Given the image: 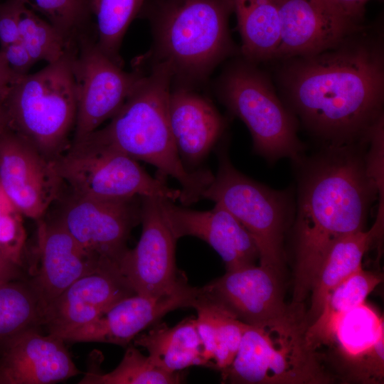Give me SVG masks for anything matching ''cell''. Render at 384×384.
Returning <instances> with one entry per match:
<instances>
[{"mask_svg": "<svg viewBox=\"0 0 384 384\" xmlns=\"http://www.w3.org/2000/svg\"><path fill=\"white\" fill-rule=\"evenodd\" d=\"M284 60L279 82L309 132L325 144L370 139L383 119L380 36L365 28L331 49Z\"/></svg>", "mask_w": 384, "mask_h": 384, "instance_id": "6da1fadb", "label": "cell"}, {"mask_svg": "<svg viewBox=\"0 0 384 384\" xmlns=\"http://www.w3.org/2000/svg\"><path fill=\"white\" fill-rule=\"evenodd\" d=\"M368 141L325 144L299 166L294 225L293 306L311 292L329 251L339 239L363 230L370 207L381 190L370 170Z\"/></svg>", "mask_w": 384, "mask_h": 384, "instance_id": "7a4b0ae2", "label": "cell"}, {"mask_svg": "<svg viewBox=\"0 0 384 384\" xmlns=\"http://www.w3.org/2000/svg\"><path fill=\"white\" fill-rule=\"evenodd\" d=\"M149 69L106 126L73 143L117 151L153 165L161 177L171 176L181 184L179 201L190 205L201 198L213 175L188 170L183 164L169 120L171 73L164 63Z\"/></svg>", "mask_w": 384, "mask_h": 384, "instance_id": "3957f363", "label": "cell"}, {"mask_svg": "<svg viewBox=\"0 0 384 384\" xmlns=\"http://www.w3.org/2000/svg\"><path fill=\"white\" fill-rule=\"evenodd\" d=\"M229 0H147L139 17L151 25L153 44L139 60L166 64L172 85L202 84L237 48L228 21Z\"/></svg>", "mask_w": 384, "mask_h": 384, "instance_id": "277c9868", "label": "cell"}, {"mask_svg": "<svg viewBox=\"0 0 384 384\" xmlns=\"http://www.w3.org/2000/svg\"><path fill=\"white\" fill-rule=\"evenodd\" d=\"M300 307L261 326L247 325L223 380L242 384H326L334 381L306 337Z\"/></svg>", "mask_w": 384, "mask_h": 384, "instance_id": "5b68a950", "label": "cell"}, {"mask_svg": "<svg viewBox=\"0 0 384 384\" xmlns=\"http://www.w3.org/2000/svg\"><path fill=\"white\" fill-rule=\"evenodd\" d=\"M75 48L70 47L58 60L21 77L3 102L9 128L50 159L69 148L74 132L77 100L72 61Z\"/></svg>", "mask_w": 384, "mask_h": 384, "instance_id": "8992f818", "label": "cell"}, {"mask_svg": "<svg viewBox=\"0 0 384 384\" xmlns=\"http://www.w3.org/2000/svg\"><path fill=\"white\" fill-rule=\"evenodd\" d=\"M220 101L248 128L255 151L270 162L287 157L297 162L304 145L295 114L277 97L270 78L244 59L229 65L215 85Z\"/></svg>", "mask_w": 384, "mask_h": 384, "instance_id": "52a82bcc", "label": "cell"}, {"mask_svg": "<svg viewBox=\"0 0 384 384\" xmlns=\"http://www.w3.org/2000/svg\"><path fill=\"white\" fill-rule=\"evenodd\" d=\"M218 159V171L201 198L212 201L230 213L254 239L260 265L279 274L284 233L295 210L289 193L273 190L240 172L225 149L219 151Z\"/></svg>", "mask_w": 384, "mask_h": 384, "instance_id": "ba28073f", "label": "cell"}, {"mask_svg": "<svg viewBox=\"0 0 384 384\" xmlns=\"http://www.w3.org/2000/svg\"><path fill=\"white\" fill-rule=\"evenodd\" d=\"M70 193L78 196L120 200L152 197L179 200L181 190L169 187L163 177L149 175L137 160L117 151L71 144L54 159Z\"/></svg>", "mask_w": 384, "mask_h": 384, "instance_id": "9c48e42d", "label": "cell"}, {"mask_svg": "<svg viewBox=\"0 0 384 384\" xmlns=\"http://www.w3.org/2000/svg\"><path fill=\"white\" fill-rule=\"evenodd\" d=\"M72 68L77 100L73 143L97 129L119 110L144 71H124L100 50L92 34L78 40Z\"/></svg>", "mask_w": 384, "mask_h": 384, "instance_id": "30bf717a", "label": "cell"}, {"mask_svg": "<svg viewBox=\"0 0 384 384\" xmlns=\"http://www.w3.org/2000/svg\"><path fill=\"white\" fill-rule=\"evenodd\" d=\"M141 210L142 197L101 200L70 193L55 218L87 253L118 266L129 249L132 230L141 221Z\"/></svg>", "mask_w": 384, "mask_h": 384, "instance_id": "8fae6325", "label": "cell"}, {"mask_svg": "<svg viewBox=\"0 0 384 384\" xmlns=\"http://www.w3.org/2000/svg\"><path fill=\"white\" fill-rule=\"evenodd\" d=\"M63 184L54 159L9 128L0 136V187L23 216L43 218Z\"/></svg>", "mask_w": 384, "mask_h": 384, "instance_id": "7c38bea8", "label": "cell"}, {"mask_svg": "<svg viewBox=\"0 0 384 384\" xmlns=\"http://www.w3.org/2000/svg\"><path fill=\"white\" fill-rule=\"evenodd\" d=\"M199 294L200 287L190 286L184 277L171 291L156 296L134 294L125 297L96 319L55 336L65 342L127 346L167 313L179 308H193Z\"/></svg>", "mask_w": 384, "mask_h": 384, "instance_id": "4fadbf2b", "label": "cell"}, {"mask_svg": "<svg viewBox=\"0 0 384 384\" xmlns=\"http://www.w3.org/2000/svg\"><path fill=\"white\" fill-rule=\"evenodd\" d=\"M159 198L142 197L140 238L128 249L118 267L134 292L156 296L175 288L185 277L176 265V240L161 213Z\"/></svg>", "mask_w": 384, "mask_h": 384, "instance_id": "5bb4252c", "label": "cell"}, {"mask_svg": "<svg viewBox=\"0 0 384 384\" xmlns=\"http://www.w3.org/2000/svg\"><path fill=\"white\" fill-rule=\"evenodd\" d=\"M280 42L274 58L319 53L364 29L328 0H277Z\"/></svg>", "mask_w": 384, "mask_h": 384, "instance_id": "9a60e30c", "label": "cell"}, {"mask_svg": "<svg viewBox=\"0 0 384 384\" xmlns=\"http://www.w3.org/2000/svg\"><path fill=\"white\" fill-rule=\"evenodd\" d=\"M277 273L255 265L232 271L201 287L202 296L250 326L284 318L299 306H287Z\"/></svg>", "mask_w": 384, "mask_h": 384, "instance_id": "2e32d148", "label": "cell"}, {"mask_svg": "<svg viewBox=\"0 0 384 384\" xmlns=\"http://www.w3.org/2000/svg\"><path fill=\"white\" fill-rule=\"evenodd\" d=\"M163 217L174 237H196L208 243L222 258L226 271L255 265L258 247L248 231L223 206L194 210L159 198Z\"/></svg>", "mask_w": 384, "mask_h": 384, "instance_id": "e0dca14e", "label": "cell"}, {"mask_svg": "<svg viewBox=\"0 0 384 384\" xmlns=\"http://www.w3.org/2000/svg\"><path fill=\"white\" fill-rule=\"evenodd\" d=\"M38 266L29 279L43 314L75 281L106 264L87 253L55 218L36 221Z\"/></svg>", "mask_w": 384, "mask_h": 384, "instance_id": "ac0fdd59", "label": "cell"}, {"mask_svg": "<svg viewBox=\"0 0 384 384\" xmlns=\"http://www.w3.org/2000/svg\"><path fill=\"white\" fill-rule=\"evenodd\" d=\"M134 294L117 266L100 267L75 281L50 303L42 325L48 334L57 335L96 319Z\"/></svg>", "mask_w": 384, "mask_h": 384, "instance_id": "d6986e66", "label": "cell"}, {"mask_svg": "<svg viewBox=\"0 0 384 384\" xmlns=\"http://www.w3.org/2000/svg\"><path fill=\"white\" fill-rule=\"evenodd\" d=\"M60 337L30 329L0 353V384H50L82 372Z\"/></svg>", "mask_w": 384, "mask_h": 384, "instance_id": "ffe728a7", "label": "cell"}, {"mask_svg": "<svg viewBox=\"0 0 384 384\" xmlns=\"http://www.w3.org/2000/svg\"><path fill=\"white\" fill-rule=\"evenodd\" d=\"M168 113L181 160L188 169L197 166L222 135L223 118L208 99L193 89L176 85H171Z\"/></svg>", "mask_w": 384, "mask_h": 384, "instance_id": "44dd1931", "label": "cell"}, {"mask_svg": "<svg viewBox=\"0 0 384 384\" xmlns=\"http://www.w3.org/2000/svg\"><path fill=\"white\" fill-rule=\"evenodd\" d=\"M135 346L144 348L158 367L170 373L192 366H208L203 355L196 318H186L176 325L154 326L134 338Z\"/></svg>", "mask_w": 384, "mask_h": 384, "instance_id": "7402d4cb", "label": "cell"}, {"mask_svg": "<svg viewBox=\"0 0 384 384\" xmlns=\"http://www.w3.org/2000/svg\"><path fill=\"white\" fill-rule=\"evenodd\" d=\"M383 225L377 222L368 231H358L339 239L324 259L315 278L311 306L306 315L309 325L320 314L329 293L343 279L362 267L364 254L381 235Z\"/></svg>", "mask_w": 384, "mask_h": 384, "instance_id": "603a6c76", "label": "cell"}, {"mask_svg": "<svg viewBox=\"0 0 384 384\" xmlns=\"http://www.w3.org/2000/svg\"><path fill=\"white\" fill-rule=\"evenodd\" d=\"M242 39L241 53L253 63L274 58L280 42L277 0H229Z\"/></svg>", "mask_w": 384, "mask_h": 384, "instance_id": "cb8c5ba5", "label": "cell"}, {"mask_svg": "<svg viewBox=\"0 0 384 384\" xmlns=\"http://www.w3.org/2000/svg\"><path fill=\"white\" fill-rule=\"evenodd\" d=\"M380 274L361 267L340 282L327 295L317 318L306 328V337L312 348L332 344L338 321L350 310L365 302L381 282Z\"/></svg>", "mask_w": 384, "mask_h": 384, "instance_id": "d4e9b609", "label": "cell"}, {"mask_svg": "<svg viewBox=\"0 0 384 384\" xmlns=\"http://www.w3.org/2000/svg\"><path fill=\"white\" fill-rule=\"evenodd\" d=\"M42 323V309L28 280L0 282V353L18 335Z\"/></svg>", "mask_w": 384, "mask_h": 384, "instance_id": "484cf974", "label": "cell"}, {"mask_svg": "<svg viewBox=\"0 0 384 384\" xmlns=\"http://www.w3.org/2000/svg\"><path fill=\"white\" fill-rule=\"evenodd\" d=\"M147 0H90L96 19V41L100 50L123 66L119 49L131 22L139 17Z\"/></svg>", "mask_w": 384, "mask_h": 384, "instance_id": "4316f807", "label": "cell"}, {"mask_svg": "<svg viewBox=\"0 0 384 384\" xmlns=\"http://www.w3.org/2000/svg\"><path fill=\"white\" fill-rule=\"evenodd\" d=\"M180 372L170 373L156 366L136 347L129 346L119 365L102 373L90 368L80 384H174L181 383Z\"/></svg>", "mask_w": 384, "mask_h": 384, "instance_id": "83f0119b", "label": "cell"}, {"mask_svg": "<svg viewBox=\"0 0 384 384\" xmlns=\"http://www.w3.org/2000/svg\"><path fill=\"white\" fill-rule=\"evenodd\" d=\"M384 335L383 319L365 302L347 312L338 321L332 343L344 360L370 348Z\"/></svg>", "mask_w": 384, "mask_h": 384, "instance_id": "f1b7e54d", "label": "cell"}, {"mask_svg": "<svg viewBox=\"0 0 384 384\" xmlns=\"http://www.w3.org/2000/svg\"><path fill=\"white\" fill-rule=\"evenodd\" d=\"M27 5L42 14L70 45L92 34L90 0H27Z\"/></svg>", "mask_w": 384, "mask_h": 384, "instance_id": "f546056e", "label": "cell"}, {"mask_svg": "<svg viewBox=\"0 0 384 384\" xmlns=\"http://www.w3.org/2000/svg\"><path fill=\"white\" fill-rule=\"evenodd\" d=\"M19 37L35 63L39 60L54 63L70 47L75 46L70 45L53 26L41 18L27 4L21 15Z\"/></svg>", "mask_w": 384, "mask_h": 384, "instance_id": "4dcf8cb0", "label": "cell"}, {"mask_svg": "<svg viewBox=\"0 0 384 384\" xmlns=\"http://www.w3.org/2000/svg\"><path fill=\"white\" fill-rule=\"evenodd\" d=\"M200 299L208 305L214 316L217 342L213 367L223 370L231 364L235 357L247 324L223 306L204 298L201 290Z\"/></svg>", "mask_w": 384, "mask_h": 384, "instance_id": "1f68e13d", "label": "cell"}, {"mask_svg": "<svg viewBox=\"0 0 384 384\" xmlns=\"http://www.w3.org/2000/svg\"><path fill=\"white\" fill-rule=\"evenodd\" d=\"M384 335L367 350L344 360L345 380L361 383H383L384 378Z\"/></svg>", "mask_w": 384, "mask_h": 384, "instance_id": "d6a6232c", "label": "cell"}, {"mask_svg": "<svg viewBox=\"0 0 384 384\" xmlns=\"http://www.w3.org/2000/svg\"><path fill=\"white\" fill-rule=\"evenodd\" d=\"M27 0H4L0 2L1 48L20 40L19 23Z\"/></svg>", "mask_w": 384, "mask_h": 384, "instance_id": "836d02e7", "label": "cell"}, {"mask_svg": "<svg viewBox=\"0 0 384 384\" xmlns=\"http://www.w3.org/2000/svg\"><path fill=\"white\" fill-rule=\"evenodd\" d=\"M10 68L19 77L28 74L36 63L24 44L18 40L0 48Z\"/></svg>", "mask_w": 384, "mask_h": 384, "instance_id": "e575fe53", "label": "cell"}, {"mask_svg": "<svg viewBox=\"0 0 384 384\" xmlns=\"http://www.w3.org/2000/svg\"><path fill=\"white\" fill-rule=\"evenodd\" d=\"M336 8L351 19L363 23L366 6L371 0H328Z\"/></svg>", "mask_w": 384, "mask_h": 384, "instance_id": "d590c367", "label": "cell"}, {"mask_svg": "<svg viewBox=\"0 0 384 384\" xmlns=\"http://www.w3.org/2000/svg\"><path fill=\"white\" fill-rule=\"evenodd\" d=\"M9 66L0 50V103L4 102L11 86L20 78Z\"/></svg>", "mask_w": 384, "mask_h": 384, "instance_id": "8d00e7d4", "label": "cell"}, {"mask_svg": "<svg viewBox=\"0 0 384 384\" xmlns=\"http://www.w3.org/2000/svg\"><path fill=\"white\" fill-rule=\"evenodd\" d=\"M22 278L21 267L0 253V282Z\"/></svg>", "mask_w": 384, "mask_h": 384, "instance_id": "74e56055", "label": "cell"}, {"mask_svg": "<svg viewBox=\"0 0 384 384\" xmlns=\"http://www.w3.org/2000/svg\"><path fill=\"white\" fill-rule=\"evenodd\" d=\"M9 129V120L4 103H0V136Z\"/></svg>", "mask_w": 384, "mask_h": 384, "instance_id": "f35d334b", "label": "cell"}, {"mask_svg": "<svg viewBox=\"0 0 384 384\" xmlns=\"http://www.w3.org/2000/svg\"><path fill=\"white\" fill-rule=\"evenodd\" d=\"M13 205L0 187V215L9 206Z\"/></svg>", "mask_w": 384, "mask_h": 384, "instance_id": "ab89813d", "label": "cell"}]
</instances>
